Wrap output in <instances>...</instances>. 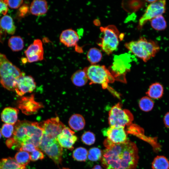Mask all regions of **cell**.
Returning <instances> with one entry per match:
<instances>
[{"label":"cell","instance_id":"obj_1","mask_svg":"<svg viewBox=\"0 0 169 169\" xmlns=\"http://www.w3.org/2000/svg\"><path fill=\"white\" fill-rule=\"evenodd\" d=\"M106 147L102 151L101 164L105 169H136L139 159L136 144L130 140L119 144L107 139L104 141Z\"/></svg>","mask_w":169,"mask_h":169},{"label":"cell","instance_id":"obj_2","mask_svg":"<svg viewBox=\"0 0 169 169\" xmlns=\"http://www.w3.org/2000/svg\"><path fill=\"white\" fill-rule=\"evenodd\" d=\"M125 45L129 51L145 62L154 57L160 50L156 42L144 37H141L136 41L126 43Z\"/></svg>","mask_w":169,"mask_h":169},{"label":"cell","instance_id":"obj_3","mask_svg":"<svg viewBox=\"0 0 169 169\" xmlns=\"http://www.w3.org/2000/svg\"><path fill=\"white\" fill-rule=\"evenodd\" d=\"M24 74L5 55L0 53V83L4 88L15 91L18 79Z\"/></svg>","mask_w":169,"mask_h":169},{"label":"cell","instance_id":"obj_4","mask_svg":"<svg viewBox=\"0 0 169 169\" xmlns=\"http://www.w3.org/2000/svg\"><path fill=\"white\" fill-rule=\"evenodd\" d=\"M100 29L103 36L98 45L104 52L110 55L118 47L120 38L119 32L114 25L101 27Z\"/></svg>","mask_w":169,"mask_h":169},{"label":"cell","instance_id":"obj_5","mask_svg":"<svg viewBox=\"0 0 169 169\" xmlns=\"http://www.w3.org/2000/svg\"><path fill=\"white\" fill-rule=\"evenodd\" d=\"M84 69L91 84H101L105 89L108 83L114 81V77L104 65L91 64Z\"/></svg>","mask_w":169,"mask_h":169},{"label":"cell","instance_id":"obj_6","mask_svg":"<svg viewBox=\"0 0 169 169\" xmlns=\"http://www.w3.org/2000/svg\"><path fill=\"white\" fill-rule=\"evenodd\" d=\"M118 103L113 106L109 113L108 123L110 126L125 127L130 125L134 119L133 116L129 110L122 109Z\"/></svg>","mask_w":169,"mask_h":169},{"label":"cell","instance_id":"obj_7","mask_svg":"<svg viewBox=\"0 0 169 169\" xmlns=\"http://www.w3.org/2000/svg\"><path fill=\"white\" fill-rule=\"evenodd\" d=\"M39 148L55 164L57 165L61 164L63 149L56 139L50 138L43 134Z\"/></svg>","mask_w":169,"mask_h":169},{"label":"cell","instance_id":"obj_8","mask_svg":"<svg viewBox=\"0 0 169 169\" xmlns=\"http://www.w3.org/2000/svg\"><path fill=\"white\" fill-rule=\"evenodd\" d=\"M166 10V1L157 0L150 3L147 6L145 12L140 19L138 27L141 28L148 21L156 17L162 15Z\"/></svg>","mask_w":169,"mask_h":169},{"label":"cell","instance_id":"obj_9","mask_svg":"<svg viewBox=\"0 0 169 169\" xmlns=\"http://www.w3.org/2000/svg\"><path fill=\"white\" fill-rule=\"evenodd\" d=\"M43 134L53 138L56 139L65 127L58 117L52 118L40 123Z\"/></svg>","mask_w":169,"mask_h":169},{"label":"cell","instance_id":"obj_10","mask_svg":"<svg viewBox=\"0 0 169 169\" xmlns=\"http://www.w3.org/2000/svg\"><path fill=\"white\" fill-rule=\"evenodd\" d=\"M17 104L18 108L23 113L27 115L36 114L43 107L41 103L35 100L33 95L21 97Z\"/></svg>","mask_w":169,"mask_h":169},{"label":"cell","instance_id":"obj_11","mask_svg":"<svg viewBox=\"0 0 169 169\" xmlns=\"http://www.w3.org/2000/svg\"><path fill=\"white\" fill-rule=\"evenodd\" d=\"M102 132L108 140L114 144L124 143L128 140L126 133L123 127L110 126L104 129Z\"/></svg>","mask_w":169,"mask_h":169},{"label":"cell","instance_id":"obj_12","mask_svg":"<svg viewBox=\"0 0 169 169\" xmlns=\"http://www.w3.org/2000/svg\"><path fill=\"white\" fill-rule=\"evenodd\" d=\"M24 53L26 60L29 63L43 60L44 50L42 41L38 39L34 40L25 51Z\"/></svg>","mask_w":169,"mask_h":169},{"label":"cell","instance_id":"obj_13","mask_svg":"<svg viewBox=\"0 0 169 169\" xmlns=\"http://www.w3.org/2000/svg\"><path fill=\"white\" fill-rule=\"evenodd\" d=\"M36 87V83L33 78L24 74L18 79L15 91L18 95L22 96L27 93L32 92Z\"/></svg>","mask_w":169,"mask_h":169},{"label":"cell","instance_id":"obj_14","mask_svg":"<svg viewBox=\"0 0 169 169\" xmlns=\"http://www.w3.org/2000/svg\"><path fill=\"white\" fill-rule=\"evenodd\" d=\"M77 140L74 132L68 127H65L57 136V140L62 147L70 150L74 149L73 145Z\"/></svg>","mask_w":169,"mask_h":169},{"label":"cell","instance_id":"obj_15","mask_svg":"<svg viewBox=\"0 0 169 169\" xmlns=\"http://www.w3.org/2000/svg\"><path fill=\"white\" fill-rule=\"evenodd\" d=\"M79 40L77 33L72 29L63 31L60 34V42L68 47H72L76 45Z\"/></svg>","mask_w":169,"mask_h":169},{"label":"cell","instance_id":"obj_16","mask_svg":"<svg viewBox=\"0 0 169 169\" xmlns=\"http://www.w3.org/2000/svg\"><path fill=\"white\" fill-rule=\"evenodd\" d=\"M19 110L17 108L10 107L4 108L1 112L2 121L6 123L14 125L18 121Z\"/></svg>","mask_w":169,"mask_h":169},{"label":"cell","instance_id":"obj_17","mask_svg":"<svg viewBox=\"0 0 169 169\" xmlns=\"http://www.w3.org/2000/svg\"><path fill=\"white\" fill-rule=\"evenodd\" d=\"M48 10L47 1L44 0H33L29 7L31 13L35 16H41L45 14Z\"/></svg>","mask_w":169,"mask_h":169},{"label":"cell","instance_id":"obj_18","mask_svg":"<svg viewBox=\"0 0 169 169\" xmlns=\"http://www.w3.org/2000/svg\"><path fill=\"white\" fill-rule=\"evenodd\" d=\"M85 122L84 117L81 115L76 114L72 115L69 118V124L72 130L79 131L84 127Z\"/></svg>","mask_w":169,"mask_h":169},{"label":"cell","instance_id":"obj_19","mask_svg":"<svg viewBox=\"0 0 169 169\" xmlns=\"http://www.w3.org/2000/svg\"><path fill=\"white\" fill-rule=\"evenodd\" d=\"M0 28L9 34H14L16 28L11 17L7 15L3 16L0 19Z\"/></svg>","mask_w":169,"mask_h":169},{"label":"cell","instance_id":"obj_20","mask_svg":"<svg viewBox=\"0 0 169 169\" xmlns=\"http://www.w3.org/2000/svg\"><path fill=\"white\" fill-rule=\"evenodd\" d=\"M163 92V87L161 84L158 82H155L150 85L146 94L151 99H156L162 97Z\"/></svg>","mask_w":169,"mask_h":169},{"label":"cell","instance_id":"obj_21","mask_svg":"<svg viewBox=\"0 0 169 169\" xmlns=\"http://www.w3.org/2000/svg\"><path fill=\"white\" fill-rule=\"evenodd\" d=\"M71 79L73 83L78 87L85 85L89 80L84 69L78 70L74 72L71 76Z\"/></svg>","mask_w":169,"mask_h":169},{"label":"cell","instance_id":"obj_22","mask_svg":"<svg viewBox=\"0 0 169 169\" xmlns=\"http://www.w3.org/2000/svg\"><path fill=\"white\" fill-rule=\"evenodd\" d=\"M0 169H27L25 166L18 163L15 159L10 157L0 160Z\"/></svg>","mask_w":169,"mask_h":169},{"label":"cell","instance_id":"obj_23","mask_svg":"<svg viewBox=\"0 0 169 169\" xmlns=\"http://www.w3.org/2000/svg\"><path fill=\"white\" fill-rule=\"evenodd\" d=\"M152 169H169V161L163 156H157L151 163Z\"/></svg>","mask_w":169,"mask_h":169},{"label":"cell","instance_id":"obj_24","mask_svg":"<svg viewBox=\"0 0 169 169\" xmlns=\"http://www.w3.org/2000/svg\"><path fill=\"white\" fill-rule=\"evenodd\" d=\"M8 45L13 51H20L24 46L23 40L19 36H12L8 40Z\"/></svg>","mask_w":169,"mask_h":169},{"label":"cell","instance_id":"obj_25","mask_svg":"<svg viewBox=\"0 0 169 169\" xmlns=\"http://www.w3.org/2000/svg\"><path fill=\"white\" fill-rule=\"evenodd\" d=\"M87 57L88 60L91 64H95L101 60L102 54L98 49L92 48L89 50L87 53Z\"/></svg>","mask_w":169,"mask_h":169},{"label":"cell","instance_id":"obj_26","mask_svg":"<svg viewBox=\"0 0 169 169\" xmlns=\"http://www.w3.org/2000/svg\"><path fill=\"white\" fill-rule=\"evenodd\" d=\"M150 21L151 27L155 30L161 31L166 28V22L162 15L157 16Z\"/></svg>","mask_w":169,"mask_h":169},{"label":"cell","instance_id":"obj_27","mask_svg":"<svg viewBox=\"0 0 169 169\" xmlns=\"http://www.w3.org/2000/svg\"><path fill=\"white\" fill-rule=\"evenodd\" d=\"M139 105L142 110L145 112H149L153 108L154 102L151 98L148 96H145L140 100Z\"/></svg>","mask_w":169,"mask_h":169},{"label":"cell","instance_id":"obj_28","mask_svg":"<svg viewBox=\"0 0 169 169\" xmlns=\"http://www.w3.org/2000/svg\"><path fill=\"white\" fill-rule=\"evenodd\" d=\"M15 159L19 164L26 166L31 160L30 155L27 152L20 151L15 154Z\"/></svg>","mask_w":169,"mask_h":169},{"label":"cell","instance_id":"obj_29","mask_svg":"<svg viewBox=\"0 0 169 169\" xmlns=\"http://www.w3.org/2000/svg\"><path fill=\"white\" fill-rule=\"evenodd\" d=\"M88 151L85 148L79 147L73 151V157L74 159L77 161H84L88 158Z\"/></svg>","mask_w":169,"mask_h":169},{"label":"cell","instance_id":"obj_30","mask_svg":"<svg viewBox=\"0 0 169 169\" xmlns=\"http://www.w3.org/2000/svg\"><path fill=\"white\" fill-rule=\"evenodd\" d=\"M102 151L99 148L94 147L90 148L88 151V158L92 161H96L101 159Z\"/></svg>","mask_w":169,"mask_h":169},{"label":"cell","instance_id":"obj_31","mask_svg":"<svg viewBox=\"0 0 169 169\" xmlns=\"http://www.w3.org/2000/svg\"><path fill=\"white\" fill-rule=\"evenodd\" d=\"M14 129L13 125L5 123L3 125L0 131L3 137L9 138L12 136Z\"/></svg>","mask_w":169,"mask_h":169},{"label":"cell","instance_id":"obj_32","mask_svg":"<svg viewBox=\"0 0 169 169\" xmlns=\"http://www.w3.org/2000/svg\"><path fill=\"white\" fill-rule=\"evenodd\" d=\"M82 142L87 145H91L94 143L95 141V134L90 131L84 132L81 137Z\"/></svg>","mask_w":169,"mask_h":169},{"label":"cell","instance_id":"obj_33","mask_svg":"<svg viewBox=\"0 0 169 169\" xmlns=\"http://www.w3.org/2000/svg\"><path fill=\"white\" fill-rule=\"evenodd\" d=\"M37 149H39L37 148L33 144L30 143H26L22 145L20 151H23L27 152H32Z\"/></svg>","mask_w":169,"mask_h":169},{"label":"cell","instance_id":"obj_34","mask_svg":"<svg viewBox=\"0 0 169 169\" xmlns=\"http://www.w3.org/2000/svg\"><path fill=\"white\" fill-rule=\"evenodd\" d=\"M31 160L35 161L38 160H42L44 158V155L43 152L40 149H37L30 155Z\"/></svg>","mask_w":169,"mask_h":169},{"label":"cell","instance_id":"obj_35","mask_svg":"<svg viewBox=\"0 0 169 169\" xmlns=\"http://www.w3.org/2000/svg\"><path fill=\"white\" fill-rule=\"evenodd\" d=\"M7 6L12 8H17L22 4L23 1L22 0H4Z\"/></svg>","mask_w":169,"mask_h":169},{"label":"cell","instance_id":"obj_36","mask_svg":"<svg viewBox=\"0 0 169 169\" xmlns=\"http://www.w3.org/2000/svg\"><path fill=\"white\" fill-rule=\"evenodd\" d=\"M8 10V6L4 1L0 0V15H6Z\"/></svg>","mask_w":169,"mask_h":169},{"label":"cell","instance_id":"obj_37","mask_svg":"<svg viewBox=\"0 0 169 169\" xmlns=\"http://www.w3.org/2000/svg\"><path fill=\"white\" fill-rule=\"evenodd\" d=\"M28 7L26 5L22 6L19 9V15L21 17L25 16L29 12Z\"/></svg>","mask_w":169,"mask_h":169},{"label":"cell","instance_id":"obj_38","mask_svg":"<svg viewBox=\"0 0 169 169\" xmlns=\"http://www.w3.org/2000/svg\"><path fill=\"white\" fill-rule=\"evenodd\" d=\"M163 121L165 127L169 128V112L165 114L163 118Z\"/></svg>","mask_w":169,"mask_h":169},{"label":"cell","instance_id":"obj_39","mask_svg":"<svg viewBox=\"0 0 169 169\" xmlns=\"http://www.w3.org/2000/svg\"><path fill=\"white\" fill-rule=\"evenodd\" d=\"M92 169H103L100 165H96Z\"/></svg>","mask_w":169,"mask_h":169},{"label":"cell","instance_id":"obj_40","mask_svg":"<svg viewBox=\"0 0 169 169\" xmlns=\"http://www.w3.org/2000/svg\"><path fill=\"white\" fill-rule=\"evenodd\" d=\"M156 0H146V1L150 3H152L156 2Z\"/></svg>","mask_w":169,"mask_h":169},{"label":"cell","instance_id":"obj_41","mask_svg":"<svg viewBox=\"0 0 169 169\" xmlns=\"http://www.w3.org/2000/svg\"><path fill=\"white\" fill-rule=\"evenodd\" d=\"M1 131H0V139L1 138Z\"/></svg>","mask_w":169,"mask_h":169},{"label":"cell","instance_id":"obj_42","mask_svg":"<svg viewBox=\"0 0 169 169\" xmlns=\"http://www.w3.org/2000/svg\"><path fill=\"white\" fill-rule=\"evenodd\" d=\"M62 169H69V168H63Z\"/></svg>","mask_w":169,"mask_h":169}]
</instances>
